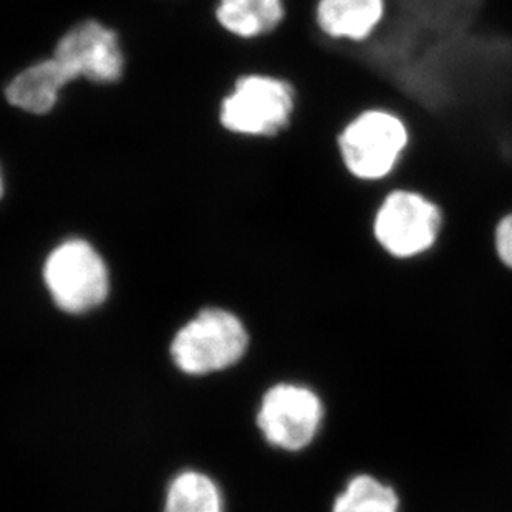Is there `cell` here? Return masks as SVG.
<instances>
[{
  "label": "cell",
  "mask_w": 512,
  "mask_h": 512,
  "mask_svg": "<svg viewBox=\"0 0 512 512\" xmlns=\"http://www.w3.org/2000/svg\"><path fill=\"white\" fill-rule=\"evenodd\" d=\"M413 133L405 116L388 107H368L350 118L337 135L343 168L365 184H387L410 150Z\"/></svg>",
  "instance_id": "1"
},
{
  "label": "cell",
  "mask_w": 512,
  "mask_h": 512,
  "mask_svg": "<svg viewBox=\"0 0 512 512\" xmlns=\"http://www.w3.org/2000/svg\"><path fill=\"white\" fill-rule=\"evenodd\" d=\"M445 229L440 203L418 189L393 186L378 204L372 236L385 256L411 262L433 252Z\"/></svg>",
  "instance_id": "2"
},
{
  "label": "cell",
  "mask_w": 512,
  "mask_h": 512,
  "mask_svg": "<svg viewBox=\"0 0 512 512\" xmlns=\"http://www.w3.org/2000/svg\"><path fill=\"white\" fill-rule=\"evenodd\" d=\"M297 107L294 83L274 75H247L224 100L221 123L239 135L272 138L289 130Z\"/></svg>",
  "instance_id": "3"
},
{
  "label": "cell",
  "mask_w": 512,
  "mask_h": 512,
  "mask_svg": "<svg viewBox=\"0 0 512 512\" xmlns=\"http://www.w3.org/2000/svg\"><path fill=\"white\" fill-rule=\"evenodd\" d=\"M247 342L246 329L236 315L208 309L179 330L171 355L183 372L204 375L231 367L246 352Z\"/></svg>",
  "instance_id": "4"
},
{
  "label": "cell",
  "mask_w": 512,
  "mask_h": 512,
  "mask_svg": "<svg viewBox=\"0 0 512 512\" xmlns=\"http://www.w3.org/2000/svg\"><path fill=\"white\" fill-rule=\"evenodd\" d=\"M44 281L55 304L70 314L95 309L110 290L105 261L83 239H70L50 252Z\"/></svg>",
  "instance_id": "5"
},
{
  "label": "cell",
  "mask_w": 512,
  "mask_h": 512,
  "mask_svg": "<svg viewBox=\"0 0 512 512\" xmlns=\"http://www.w3.org/2000/svg\"><path fill=\"white\" fill-rule=\"evenodd\" d=\"M322 413L319 397L309 388L277 385L262 400L257 425L271 445L304 450L319 431Z\"/></svg>",
  "instance_id": "6"
},
{
  "label": "cell",
  "mask_w": 512,
  "mask_h": 512,
  "mask_svg": "<svg viewBox=\"0 0 512 512\" xmlns=\"http://www.w3.org/2000/svg\"><path fill=\"white\" fill-rule=\"evenodd\" d=\"M55 60L70 77L92 82H116L123 72L118 37L105 25L88 20L63 35L55 49Z\"/></svg>",
  "instance_id": "7"
},
{
  "label": "cell",
  "mask_w": 512,
  "mask_h": 512,
  "mask_svg": "<svg viewBox=\"0 0 512 512\" xmlns=\"http://www.w3.org/2000/svg\"><path fill=\"white\" fill-rule=\"evenodd\" d=\"M314 25L334 44L363 45L387 22L388 0H315Z\"/></svg>",
  "instance_id": "8"
},
{
  "label": "cell",
  "mask_w": 512,
  "mask_h": 512,
  "mask_svg": "<svg viewBox=\"0 0 512 512\" xmlns=\"http://www.w3.org/2000/svg\"><path fill=\"white\" fill-rule=\"evenodd\" d=\"M73 82L70 73L54 57L25 68L5 90L10 105L42 115L55 107L62 88Z\"/></svg>",
  "instance_id": "9"
},
{
  "label": "cell",
  "mask_w": 512,
  "mask_h": 512,
  "mask_svg": "<svg viewBox=\"0 0 512 512\" xmlns=\"http://www.w3.org/2000/svg\"><path fill=\"white\" fill-rule=\"evenodd\" d=\"M219 24L242 39L272 34L287 15L285 0H219Z\"/></svg>",
  "instance_id": "10"
},
{
  "label": "cell",
  "mask_w": 512,
  "mask_h": 512,
  "mask_svg": "<svg viewBox=\"0 0 512 512\" xmlns=\"http://www.w3.org/2000/svg\"><path fill=\"white\" fill-rule=\"evenodd\" d=\"M165 512H223V499L213 479L188 471L171 483Z\"/></svg>",
  "instance_id": "11"
},
{
  "label": "cell",
  "mask_w": 512,
  "mask_h": 512,
  "mask_svg": "<svg viewBox=\"0 0 512 512\" xmlns=\"http://www.w3.org/2000/svg\"><path fill=\"white\" fill-rule=\"evenodd\" d=\"M334 512H398L397 494L372 476H357L335 501Z\"/></svg>",
  "instance_id": "12"
},
{
  "label": "cell",
  "mask_w": 512,
  "mask_h": 512,
  "mask_svg": "<svg viewBox=\"0 0 512 512\" xmlns=\"http://www.w3.org/2000/svg\"><path fill=\"white\" fill-rule=\"evenodd\" d=\"M493 246L499 264L512 272V211L504 214L494 226Z\"/></svg>",
  "instance_id": "13"
},
{
  "label": "cell",
  "mask_w": 512,
  "mask_h": 512,
  "mask_svg": "<svg viewBox=\"0 0 512 512\" xmlns=\"http://www.w3.org/2000/svg\"><path fill=\"white\" fill-rule=\"evenodd\" d=\"M2 193H4V183H2V176H0V198H2Z\"/></svg>",
  "instance_id": "14"
}]
</instances>
